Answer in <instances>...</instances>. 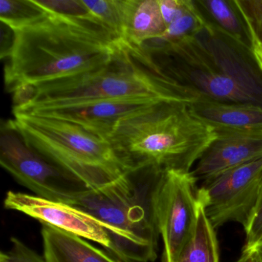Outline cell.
Instances as JSON below:
<instances>
[{
    "label": "cell",
    "mask_w": 262,
    "mask_h": 262,
    "mask_svg": "<svg viewBox=\"0 0 262 262\" xmlns=\"http://www.w3.org/2000/svg\"><path fill=\"white\" fill-rule=\"evenodd\" d=\"M166 171L145 165L117 182L88 190L68 203L102 224L112 242L110 254L125 262H153L160 236L156 199Z\"/></svg>",
    "instance_id": "4"
},
{
    "label": "cell",
    "mask_w": 262,
    "mask_h": 262,
    "mask_svg": "<svg viewBox=\"0 0 262 262\" xmlns=\"http://www.w3.org/2000/svg\"><path fill=\"white\" fill-rule=\"evenodd\" d=\"M47 262H124L75 234L49 225L42 228Z\"/></svg>",
    "instance_id": "14"
},
{
    "label": "cell",
    "mask_w": 262,
    "mask_h": 262,
    "mask_svg": "<svg viewBox=\"0 0 262 262\" xmlns=\"http://www.w3.org/2000/svg\"><path fill=\"white\" fill-rule=\"evenodd\" d=\"M12 123L26 144L90 189L108 186L128 170L106 139L65 121L14 115Z\"/></svg>",
    "instance_id": "6"
},
{
    "label": "cell",
    "mask_w": 262,
    "mask_h": 262,
    "mask_svg": "<svg viewBox=\"0 0 262 262\" xmlns=\"http://www.w3.org/2000/svg\"><path fill=\"white\" fill-rule=\"evenodd\" d=\"M36 95L27 106L103 99H154L182 102L152 56L142 47L122 40L106 65L86 73L34 84Z\"/></svg>",
    "instance_id": "5"
},
{
    "label": "cell",
    "mask_w": 262,
    "mask_h": 262,
    "mask_svg": "<svg viewBox=\"0 0 262 262\" xmlns=\"http://www.w3.org/2000/svg\"><path fill=\"white\" fill-rule=\"evenodd\" d=\"M166 28L159 0H136L125 41L141 47L162 36Z\"/></svg>",
    "instance_id": "17"
},
{
    "label": "cell",
    "mask_w": 262,
    "mask_h": 262,
    "mask_svg": "<svg viewBox=\"0 0 262 262\" xmlns=\"http://www.w3.org/2000/svg\"><path fill=\"white\" fill-rule=\"evenodd\" d=\"M36 4L48 13L70 16V17H88L93 16L90 10L84 5L82 0H47L38 1Z\"/></svg>",
    "instance_id": "22"
},
{
    "label": "cell",
    "mask_w": 262,
    "mask_h": 262,
    "mask_svg": "<svg viewBox=\"0 0 262 262\" xmlns=\"http://www.w3.org/2000/svg\"><path fill=\"white\" fill-rule=\"evenodd\" d=\"M147 52L185 103L262 107V70L254 52L206 21L194 34Z\"/></svg>",
    "instance_id": "1"
},
{
    "label": "cell",
    "mask_w": 262,
    "mask_h": 262,
    "mask_svg": "<svg viewBox=\"0 0 262 262\" xmlns=\"http://www.w3.org/2000/svg\"><path fill=\"white\" fill-rule=\"evenodd\" d=\"M16 33L7 24L1 22V59H8L14 47Z\"/></svg>",
    "instance_id": "26"
},
{
    "label": "cell",
    "mask_w": 262,
    "mask_h": 262,
    "mask_svg": "<svg viewBox=\"0 0 262 262\" xmlns=\"http://www.w3.org/2000/svg\"><path fill=\"white\" fill-rule=\"evenodd\" d=\"M136 0H82L90 13L125 41Z\"/></svg>",
    "instance_id": "18"
},
{
    "label": "cell",
    "mask_w": 262,
    "mask_h": 262,
    "mask_svg": "<svg viewBox=\"0 0 262 262\" xmlns=\"http://www.w3.org/2000/svg\"><path fill=\"white\" fill-rule=\"evenodd\" d=\"M216 138L191 171L206 181L233 168L262 159V133L215 131Z\"/></svg>",
    "instance_id": "12"
},
{
    "label": "cell",
    "mask_w": 262,
    "mask_h": 262,
    "mask_svg": "<svg viewBox=\"0 0 262 262\" xmlns=\"http://www.w3.org/2000/svg\"><path fill=\"white\" fill-rule=\"evenodd\" d=\"M197 179L190 172L168 171L158 191L156 214L163 241L162 262H177L197 220Z\"/></svg>",
    "instance_id": "9"
},
{
    "label": "cell",
    "mask_w": 262,
    "mask_h": 262,
    "mask_svg": "<svg viewBox=\"0 0 262 262\" xmlns=\"http://www.w3.org/2000/svg\"><path fill=\"white\" fill-rule=\"evenodd\" d=\"M4 206L27 214L44 225L96 242L111 252V240L102 224L76 207L13 191L7 193Z\"/></svg>",
    "instance_id": "11"
},
{
    "label": "cell",
    "mask_w": 262,
    "mask_h": 262,
    "mask_svg": "<svg viewBox=\"0 0 262 262\" xmlns=\"http://www.w3.org/2000/svg\"><path fill=\"white\" fill-rule=\"evenodd\" d=\"M188 0H159L161 13L168 27L183 15L188 7Z\"/></svg>",
    "instance_id": "25"
},
{
    "label": "cell",
    "mask_w": 262,
    "mask_h": 262,
    "mask_svg": "<svg viewBox=\"0 0 262 262\" xmlns=\"http://www.w3.org/2000/svg\"><path fill=\"white\" fill-rule=\"evenodd\" d=\"M190 113L214 131L262 133V107L244 104L194 102Z\"/></svg>",
    "instance_id": "13"
},
{
    "label": "cell",
    "mask_w": 262,
    "mask_h": 262,
    "mask_svg": "<svg viewBox=\"0 0 262 262\" xmlns=\"http://www.w3.org/2000/svg\"><path fill=\"white\" fill-rule=\"evenodd\" d=\"M252 39L253 47L262 44V0H235Z\"/></svg>",
    "instance_id": "21"
},
{
    "label": "cell",
    "mask_w": 262,
    "mask_h": 262,
    "mask_svg": "<svg viewBox=\"0 0 262 262\" xmlns=\"http://www.w3.org/2000/svg\"><path fill=\"white\" fill-rule=\"evenodd\" d=\"M215 138V131L194 117L188 104L165 100L122 119L107 141L128 171L155 165L190 172Z\"/></svg>",
    "instance_id": "3"
},
{
    "label": "cell",
    "mask_w": 262,
    "mask_h": 262,
    "mask_svg": "<svg viewBox=\"0 0 262 262\" xmlns=\"http://www.w3.org/2000/svg\"><path fill=\"white\" fill-rule=\"evenodd\" d=\"M245 231L246 233L245 248H253L262 242V184L257 204Z\"/></svg>",
    "instance_id": "24"
},
{
    "label": "cell",
    "mask_w": 262,
    "mask_h": 262,
    "mask_svg": "<svg viewBox=\"0 0 262 262\" xmlns=\"http://www.w3.org/2000/svg\"><path fill=\"white\" fill-rule=\"evenodd\" d=\"M0 163L20 185L47 200L68 204L90 190L30 148L11 120L1 125Z\"/></svg>",
    "instance_id": "7"
},
{
    "label": "cell",
    "mask_w": 262,
    "mask_h": 262,
    "mask_svg": "<svg viewBox=\"0 0 262 262\" xmlns=\"http://www.w3.org/2000/svg\"><path fill=\"white\" fill-rule=\"evenodd\" d=\"M162 99H122L86 101L25 108L13 114L33 115L65 121L108 139L120 121L152 106ZM169 101V100H168Z\"/></svg>",
    "instance_id": "10"
},
{
    "label": "cell",
    "mask_w": 262,
    "mask_h": 262,
    "mask_svg": "<svg viewBox=\"0 0 262 262\" xmlns=\"http://www.w3.org/2000/svg\"><path fill=\"white\" fill-rule=\"evenodd\" d=\"M234 262H261L254 248H244L242 255Z\"/></svg>",
    "instance_id": "27"
},
{
    "label": "cell",
    "mask_w": 262,
    "mask_h": 262,
    "mask_svg": "<svg viewBox=\"0 0 262 262\" xmlns=\"http://www.w3.org/2000/svg\"><path fill=\"white\" fill-rule=\"evenodd\" d=\"M253 52H254L256 59L262 70V44L261 45L254 46L253 47Z\"/></svg>",
    "instance_id": "28"
},
{
    "label": "cell",
    "mask_w": 262,
    "mask_h": 262,
    "mask_svg": "<svg viewBox=\"0 0 262 262\" xmlns=\"http://www.w3.org/2000/svg\"><path fill=\"white\" fill-rule=\"evenodd\" d=\"M199 200L197 220L191 237L182 248L177 262H219V248L215 229Z\"/></svg>",
    "instance_id": "16"
},
{
    "label": "cell",
    "mask_w": 262,
    "mask_h": 262,
    "mask_svg": "<svg viewBox=\"0 0 262 262\" xmlns=\"http://www.w3.org/2000/svg\"><path fill=\"white\" fill-rule=\"evenodd\" d=\"M204 24L205 20L194 6L193 0H188L186 10L181 17L168 26L162 36L145 42L141 47L146 51L157 50L194 34Z\"/></svg>",
    "instance_id": "19"
},
{
    "label": "cell",
    "mask_w": 262,
    "mask_h": 262,
    "mask_svg": "<svg viewBox=\"0 0 262 262\" xmlns=\"http://www.w3.org/2000/svg\"><path fill=\"white\" fill-rule=\"evenodd\" d=\"M262 184V159L204 181L198 198L214 229L228 222L246 228Z\"/></svg>",
    "instance_id": "8"
},
{
    "label": "cell",
    "mask_w": 262,
    "mask_h": 262,
    "mask_svg": "<svg viewBox=\"0 0 262 262\" xmlns=\"http://www.w3.org/2000/svg\"><path fill=\"white\" fill-rule=\"evenodd\" d=\"M124 262H125V261H124Z\"/></svg>",
    "instance_id": "30"
},
{
    "label": "cell",
    "mask_w": 262,
    "mask_h": 262,
    "mask_svg": "<svg viewBox=\"0 0 262 262\" xmlns=\"http://www.w3.org/2000/svg\"><path fill=\"white\" fill-rule=\"evenodd\" d=\"M205 21L253 50L251 33L235 0H193Z\"/></svg>",
    "instance_id": "15"
},
{
    "label": "cell",
    "mask_w": 262,
    "mask_h": 262,
    "mask_svg": "<svg viewBox=\"0 0 262 262\" xmlns=\"http://www.w3.org/2000/svg\"><path fill=\"white\" fill-rule=\"evenodd\" d=\"M253 248H254V249L257 251V254H258L259 257H260V260L262 262V242L257 244V245L253 247Z\"/></svg>",
    "instance_id": "29"
},
{
    "label": "cell",
    "mask_w": 262,
    "mask_h": 262,
    "mask_svg": "<svg viewBox=\"0 0 262 262\" xmlns=\"http://www.w3.org/2000/svg\"><path fill=\"white\" fill-rule=\"evenodd\" d=\"M48 14L35 0H0V19L14 31L23 30Z\"/></svg>",
    "instance_id": "20"
},
{
    "label": "cell",
    "mask_w": 262,
    "mask_h": 262,
    "mask_svg": "<svg viewBox=\"0 0 262 262\" xmlns=\"http://www.w3.org/2000/svg\"><path fill=\"white\" fill-rule=\"evenodd\" d=\"M11 242L10 251L0 254V262H47L19 239L12 237Z\"/></svg>",
    "instance_id": "23"
},
{
    "label": "cell",
    "mask_w": 262,
    "mask_h": 262,
    "mask_svg": "<svg viewBox=\"0 0 262 262\" xmlns=\"http://www.w3.org/2000/svg\"><path fill=\"white\" fill-rule=\"evenodd\" d=\"M14 47L4 69L13 93L37 84L97 70L113 59L122 39L96 16L70 17L48 13L15 31Z\"/></svg>",
    "instance_id": "2"
}]
</instances>
